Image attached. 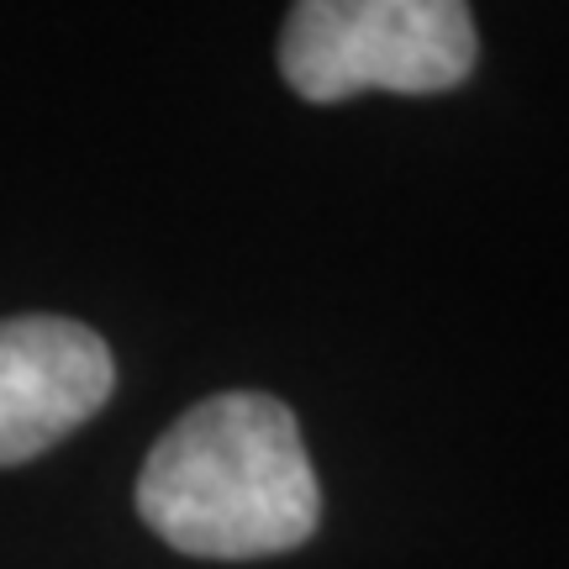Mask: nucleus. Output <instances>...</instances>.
I'll use <instances>...</instances> for the list:
<instances>
[{"instance_id":"nucleus-1","label":"nucleus","mask_w":569,"mask_h":569,"mask_svg":"<svg viewBox=\"0 0 569 569\" xmlns=\"http://www.w3.org/2000/svg\"><path fill=\"white\" fill-rule=\"evenodd\" d=\"M138 511L190 559H269L317 532L322 490L284 401L227 390L190 407L138 475Z\"/></svg>"},{"instance_id":"nucleus-2","label":"nucleus","mask_w":569,"mask_h":569,"mask_svg":"<svg viewBox=\"0 0 569 569\" xmlns=\"http://www.w3.org/2000/svg\"><path fill=\"white\" fill-rule=\"evenodd\" d=\"M475 69V21L459 0H301L280 38L284 84L311 106L365 90L438 96Z\"/></svg>"},{"instance_id":"nucleus-3","label":"nucleus","mask_w":569,"mask_h":569,"mask_svg":"<svg viewBox=\"0 0 569 569\" xmlns=\"http://www.w3.org/2000/svg\"><path fill=\"white\" fill-rule=\"evenodd\" d=\"M117 365L101 332L69 317L0 322V465H21L106 407Z\"/></svg>"}]
</instances>
